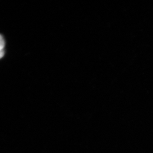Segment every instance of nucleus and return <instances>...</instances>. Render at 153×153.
Instances as JSON below:
<instances>
[{"mask_svg":"<svg viewBox=\"0 0 153 153\" xmlns=\"http://www.w3.org/2000/svg\"><path fill=\"white\" fill-rule=\"evenodd\" d=\"M5 45V42L3 36L0 34V50H3Z\"/></svg>","mask_w":153,"mask_h":153,"instance_id":"1","label":"nucleus"},{"mask_svg":"<svg viewBox=\"0 0 153 153\" xmlns=\"http://www.w3.org/2000/svg\"><path fill=\"white\" fill-rule=\"evenodd\" d=\"M4 51L3 50H0V59L2 58L4 55Z\"/></svg>","mask_w":153,"mask_h":153,"instance_id":"2","label":"nucleus"}]
</instances>
